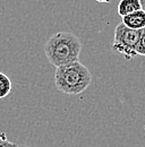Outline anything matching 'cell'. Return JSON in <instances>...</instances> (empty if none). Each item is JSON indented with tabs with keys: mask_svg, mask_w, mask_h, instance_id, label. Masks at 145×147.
I'll use <instances>...</instances> for the list:
<instances>
[{
	"mask_svg": "<svg viewBox=\"0 0 145 147\" xmlns=\"http://www.w3.org/2000/svg\"><path fill=\"white\" fill-rule=\"evenodd\" d=\"M82 42L70 32H58L49 37L44 44V53L49 62L56 68L78 61Z\"/></svg>",
	"mask_w": 145,
	"mask_h": 147,
	"instance_id": "6da1fadb",
	"label": "cell"
},
{
	"mask_svg": "<svg viewBox=\"0 0 145 147\" xmlns=\"http://www.w3.org/2000/svg\"><path fill=\"white\" fill-rule=\"evenodd\" d=\"M92 75L86 66L79 61L58 67L54 74V85L59 92L78 95L89 88Z\"/></svg>",
	"mask_w": 145,
	"mask_h": 147,
	"instance_id": "7a4b0ae2",
	"label": "cell"
},
{
	"mask_svg": "<svg viewBox=\"0 0 145 147\" xmlns=\"http://www.w3.org/2000/svg\"><path fill=\"white\" fill-rule=\"evenodd\" d=\"M142 30H131L123 23L116 26L112 50L119 55H123L127 60L136 57V45L141 36Z\"/></svg>",
	"mask_w": 145,
	"mask_h": 147,
	"instance_id": "3957f363",
	"label": "cell"
},
{
	"mask_svg": "<svg viewBox=\"0 0 145 147\" xmlns=\"http://www.w3.org/2000/svg\"><path fill=\"white\" fill-rule=\"evenodd\" d=\"M123 24L131 30H143L145 27V11L141 9L123 17Z\"/></svg>",
	"mask_w": 145,
	"mask_h": 147,
	"instance_id": "277c9868",
	"label": "cell"
},
{
	"mask_svg": "<svg viewBox=\"0 0 145 147\" xmlns=\"http://www.w3.org/2000/svg\"><path fill=\"white\" fill-rule=\"evenodd\" d=\"M141 9H142V3L140 0H120L117 7V11L121 17H125L127 15Z\"/></svg>",
	"mask_w": 145,
	"mask_h": 147,
	"instance_id": "5b68a950",
	"label": "cell"
},
{
	"mask_svg": "<svg viewBox=\"0 0 145 147\" xmlns=\"http://www.w3.org/2000/svg\"><path fill=\"white\" fill-rule=\"evenodd\" d=\"M12 92V80L3 73H0V98H3Z\"/></svg>",
	"mask_w": 145,
	"mask_h": 147,
	"instance_id": "8992f818",
	"label": "cell"
},
{
	"mask_svg": "<svg viewBox=\"0 0 145 147\" xmlns=\"http://www.w3.org/2000/svg\"><path fill=\"white\" fill-rule=\"evenodd\" d=\"M136 55L145 57V27L141 31V36L136 45Z\"/></svg>",
	"mask_w": 145,
	"mask_h": 147,
	"instance_id": "52a82bcc",
	"label": "cell"
},
{
	"mask_svg": "<svg viewBox=\"0 0 145 147\" xmlns=\"http://www.w3.org/2000/svg\"><path fill=\"white\" fill-rule=\"evenodd\" d=\"M17 146H18L17 144L12 143V142H9L7 139L5 134H1L0 135V147H17Z\"/></svg>",
	"mask_w": 145,
	"mask_h": 147,
	"instance_id": "ba28073f",
	"label": "cell"
},
{
	"mask_svg": "<svg viewBox=\"0 0 145 147\" xmlns=\"http://www.w3.org/2000/svg\"><path fill=\"white\" fill-rule=\"evenodd\" d=\"M95 1H98V2H102V3H109L111 0H95Z\"/></svg>",
	"mask_w": 145,
	"mask_h": 147,
	"instance_id": "9c48e42d",
	"label": "cell"
},
{
	"mask_svg": "<svg viewBox=\"0 0 145 147\" xmlns=\"http://www.w3.org/2000/svg\"><path fill=\"white\" fill-rule=\"evenodd\" d=\"M141 1V3H142V9L145 11V0H140Z\"/></svg>",
	"mask_w": 145,
	"mask_h": 147,
	"instance_id": "30bf717a",
	"label": "cell"
},
{
	"mask_svg": "<svg viewBox=\"0 0 145 147\" xmlns=\"http://www.w3.org/2000/svg\"><path fill=\"white\" fill-rule=\"evenodd\" d=\"M17 147H30V146H27V145H18Z\"/></svg>",
	"mask_w": 145,
	"mask_h": 147,
	"instance_id": "8fae6325",
	"label": "cell"
}]
</instances>
